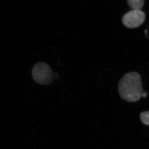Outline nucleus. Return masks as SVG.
Wrapping results in <instances>:
<instances>
[{"label":"nucleus","instance_id":"nucleus-1","mask_svg":"<svg viewBox=\"0 0 149 149\" xmlns=\"http://www.w3.org/2000/svg\"><path fill=\"white\" fill-rule=\"evenodd\" d=\"M120 97L128 102H136L141 98L143 93L141 78L136 72L125 74L118 84Z\"/></svg>","mask_w":149,"mask_h":149},{"label":"nucleus","instance_id":"nucleus-2","mask_svg":"<svg viewBox=\"0 0 149 149\" xmlns=\"http://www.w3.org/2000/svg\"><path fill=\"white\" fill-rule=\"evenodd\" d=\"M32 75L35 82L43 85H50L55 77L50 66L42 62L37 63L33 67Z\"/></svg>","mask_w":149,"mask_h":149},{"label":"nucleus","instance_id":"nucleus-3","mask_svg":"<svg viewBox=\"0 0 149 149\" xmlns=\"http://www.w3.org/2000/svg\"><path fill=\"white\" fill-rule=\"evenodd\" d=\"M146 19L145 13L141 10L132 11L125 14L122 19L123 23L129 28L139 27L143 23Z\"/></svg>","mask_w":149,"mask_h":149},{"label":"nucleus","instance_id":"nucleus-4","mask_svg":"<svg viewBox=\"0 0 149 149\" xmlns=\"http://www.w3.org/2000/svg\"><path fill=\"white\" fill-rule=\"evenodd\" d=\"M128 5L131 8L135 10H140L143 8L144 0H127Z\"/></svg>","mask_w":149,"mask_h":149},{"label":"nucleus","instance_id":"nucleus-5","mask_svg":"<svg viewBox=\"0 0 149 149\" xmlns=\"http://www.w3.org/2000/svg\"><path fill=\"white\" fill-rule=\"evenodd\" d=\"M140 118L143 124L149 125V111L141 113L140 114Z\"/></svg>","mask_w":149,"mask_h":149},{"label":"nucleus","instance_id":"nucleus-6","mask_svg":"<svg viewBox=\"0 0 149 149\" xmlns=\"http://www.w3.org/2000/svg\"><path fill=\"white\" fill-rule=\"evenodd\" d=\"M147 96V93H146V92H144V93H143V94H142V97H143V98L146 97Z\"/></svg>","mask_w":149,"mask_h":149},{"label":"nucleus","instance_id":"nucleus-7","mask_svg":"<svg viewBox=\"0 0 149 149\" xmlns=\"http://www.w3.org/2000/svg\"><path fill=\"white\" fill-rule=\"evenodd\" d=\"M145 33H146V34H147V29H146V30H145Z\"/></svg>","mask_w":149,"mask_h":149}]
</instances>
